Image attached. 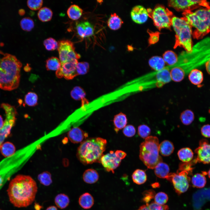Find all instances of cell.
Listing matches in <instances>:
<instances>
[{
  "mask_svg": "<svg viewBox=\"0 0 210 210\" xmlns=\"http://www.w3.org/2000/svg\"><path fill=\"white\" fill-rule=\"evenodd\" d=\"M37 190L36 182L31 176L19 174L10 181L7 192L10 202L15 207L19 208L31 204Z\"/></svg>",
  "mask_w": 210,
  "mask_h": 210,
  "instance_id": "6da1fadb",
  "label": "cell"
},
{
  "mask_svg": "<svg viewBox=\"0 0 210 210\" xmlns=\"http://www.w3.org/2000/svg\"><path fill=\"white\" fill-rule=\"evenodd\" d=\"M21 63L13 55L6 53L0 58V88L11 91L19 85Z\"/></svg>",
  "mask_w": 210,
  "mask_h": 210,
  "instance_id": "7a4b0ae2",
  "label": "cell"
},
{
  "mask_svg": "<svg viewBox=\"0 0 210 210\" xmlns=\"http://www.w3.org/2000/svg\"><path fill=\"white\" fill-rule=\"evenodd\" d=\"M107 143L106 139L99 137L90 138L83 141L77 150L78 159L84 165L100 163Z\"/></svg>",
  "mask_w": 210,
  "mask_h": 210,
  "instance_id": "3957f363",
  "label": "cell"
},
{
  "mask_svg": "<svg viewBox=\"0 0 210 210\" xmlns=\"http://www.w3.org/2000/svg\"><path fill=\"white\" fill-rule=\"evenodd\" d=\"M183 17L191 27L195 28L193 36L199 39L202 38L210 31V6L203 7L192 12L186 10L183 12Z\"/></svg>",
  "mask_w": 210,
  "mask_h": 210,
  "instance_id": "277c9868",
  "label": "cell"
},
{
  "mask_svg": "<svg viewBox=\"0 0 210 210\" xmlns=\"http://www.w3.org/2000/svg\"><path fill=\"white\" fill-rule=\"evenodd\" d=\"M159 140L155 136H148L140 146L139 158L147 167L154 169L159 163L162 162L159 154Z\"/></svg>",
  "mask_w": 210,
  "mask_h": 210,
  "instance_id": "5b68a950",
  "label": "cell"
},
{
  "mask_svg": "<svg viewBox=\"0 0 210 210\" xmlns=\"http://www.w3.org/2000/svg\"><path fill=\"white\" fill-rule=\"evenodd\" d=\"M172 26L175 32L174 48L182 47L186 51L190 52L193 48L191 26L184 17L179 18L176 16L172 18Z\"/></svg>",
  "mask_w": 210,
  "mask_h": 210,
  "instance_id": "8992f818",
  "label": "cell"
},
{
  "mask_svg": "<svg viewBox=\"0 0 210 210\" xmlns=\"http://www.w3.org/2000/svg\"><path fill=\"white\" fill-rule=\"evenodd\" d=\"M148 14L149 16L153 20L155 26L159 30L162 29L171 28L173 13L167 8L158 5Z\"/></svg>",
  "mask_w": 210,
  "mask_h": 210,
  "instance_id": "52a82bcc",
  "label": "cell"
},
{
  "mask_svg": "<svg viewBox=\"0 0 210 210\" xmlns=\"http://www.w3.org/2000/svg\"><path fill=\"white\" fill-rule=\"evenodd\" d=\"M0 107L4 110L6 117L3 126L0 129V147L10 133L15 124L18 114L15 107L9 104L3 103Z\"/></svg>",
  "mask_w": 210,
  "mask_h": 210,
  "instance_id": "ba28073f",
  "label": "cell"
},
{
  "mask_svg": "<svg viewBox=\"0 0 210 210\" xmlns=\"http://www.w3.org/2000/svg\"><path fill=\"white\" fill-rule=\"evenodd\" d=\"M186 171H177L176 173H169L166 178L172 183L176 192L180 195L188 189L190 177Z\"/></svg>",
  "mask_w": 210,
  "mask_h": 210,
  "instance_id": "9c48e42d",
  "label": "cell"
},
{
  "mask_svg": "<svg viewBox=\"0 0 210 210\" xmlns=\"http://www.w3.org/2000/svg\"><path fill=\"white\" fill-rule=\"evenodd\" d=\"M127 155L124 151L118 150L115 151H111L102 156L100 163L108 172L114 173V170L120 165L122 160Z\"/></svg>",
  "mask_w": 210,
  "mask_h": 210,
  "instance_id": "30bf717a",
  "label": "cell"
},
{
  "mask_svg": "<svg viewBox=\"0 0 210 210\" xmlns=\"http://www.w3.org/2000/svg\"><path fill=\"white\" fill-rule=\"evenodd\" d=\"M57 49L61 63L74 59L78 60L80 57V55L75 51L73 43L69 40L59 41Z\"/></svg>",
  "mask_w": 210,
  "mask_h": 210,
  "instance_id": "8fae6325",
  "label": "cell"
},
{
  "mask_svg": "<svg viewBox=\"0 0 210 210\" xmlns=\"http://www.w3.org/2000/svg\"><path fill=\"white\" fill-rule=\"evenodd\" d=\"M169 6L178 11L191 10L199 6L207 7L210 6L209 2L205 0H171L168 1Z\"/></svg>",
  "mask_w": 210,
  "mask_h": 210,
  "instance_id": "7c38bea8",
  "label": "cell"
},
{
  "mask_svg": "<svg viewBox=\"0 0 210 210\" xmlns=\"http://www.w3.org/2000/svg\"><path fill=\"white\" fill-rule=\"evenodd\" d=\"M77 59H74L64 63H61L60 68L56 72V76L58 78H64L69 80L73 79L78 76L76 71Z\"/></svg>",
  "mask_w": 210,
  "mask_h": 210,
  "instance_id": "4fadbf2b",
  "label": "cell"
},
{
  "mask_svg": "<svg viewBox=\"0 0 210 210\" xmlns=\"http://www.w3.org/2000/svg\"><path fill=\"white\" fill-rule=\"evenodd\" d=\"M195 151L197 155L196 158L193 160L195 163L199 162L208 164L210 163V143L207 140H201L199 146Z\"/></svg>",
  "mask_w": 210,
  "mask_h": 210,
  "instance_id": "5bb4252c",
  "label": "cell"
},
{
  "mask_svg": "<svg viewBox=\"0 0 210 210\" xmlns=\"http://www.w3.org/2000/svg\"><path fill=\"white\" fill-rule=\"evenodd\" d=\"M130 15L132 20L138 24H142L145 22L149 16L147 9L140 5L134 6L131 10Z\"/></svg>",
  "mask_w": 210,
  "mask_h": 210,
  "instance_id": "9a60e30c",
  "label": "cell"
},
{
  "mask_svg": "<svg viewBox=\"0 0 210 210\" xmlns=\"http://www.w3.org/2000/svg\"><path fill=\"white\" fill-rule=\"evenodd\" d=\"M76 29L78 35L81 38L89 37L94 34V27L88 21L81 22L77 24Z\"/></svg>",
  "mask_w": 210,
  "mask_h": 210,
  "instance_id": "2e32d148",
  "label": "cell"
},
{
  "mask_svg": "<svg viewBox=\"0 0 210 210\" xmlns=\"http://www.w3.org/2000/svg\"><path fill=\"white\" fill-rule=\"evenodd\" d=\"M67 135L71 142L74 144L81 143L88 136L87 133L78 127H74L70 130Z\"/></svg>",
  "mask_w": 210,
  "mask_h": 210,
  "instance_id": "e0dca14e",
  "label": "cell"
},
{
  "mask_svg": "<svg viewBox=\"0 0 210 210\" xmlns=\"http://www.w3.org/2000/svg\"><path fill=\"white\" fill-rule=\"evenodd\" d=\"M169 70L167 66L160 71H156L155 77L159 86H162L172 80Z\"/></svg>",
  "mask_w": 210,
  "mask_h": 210,
  "instance_id": "ac0fdd59",
  "label": "cell"
},
{
  "mask_svg": "<svg viewBox=\"0 0 210 210\" xmlns=\"http://www.w3.org/2000/svg\"><path fill=\"white\" fill-rule=\"evenodd\" d=\"M70 95L74 100H81L82 106L88 103V102L85 98V92L83 89L80 86L74 87L70 92Z\"/></svg>",
  "mask_w": 210,
  "mask_h": 210,
  "instance_id": "d6986e66",
  "label": "cell"
},
{
  "mask_svg": "<svg viewBox=\"0 0 210 210\" xmlns=\"http://www.w3.org/2000/svg\"><path fill=\"white\" fill-rule=\"evenodd\" d=\"M148 63L149 66L155 71H160L166 67V64L163 58L159 56L152 57L149 59Z\"/></svg>",
  "mask_w": 210,
  "mask_h": 210,
  "instance_id": "ffe728a7",
  "label": "cell"
},
{
  "mask_svg": "<svg viewBox=\"0 0 210 210\" xmlns=\"http://www.w3.org/2000/svg\"><path fill=\"white\" fill-rule=\"evenodd\" d=\"M171 80L175 82L181 81L184 78L185 71L181 67L178 66L169 67Z\"/></svg>",
  "mask_w": 210,
  "mask_h": 210,
  "instance_id": "44dd1931",
  "label": "cell"
},
{
  "mask_svg": "<svg viewBox=\"0 0 210 210\" xmlns=\"http://www.w3.org/2000/svg\"><path fill=\"white\" fill-rule=\"evenodd\" d=\"M127 121L126 116L123 113L120 112L114 116L113 123L115 127V130L116 132L126 126Z\"/></svg>",
  "mask_w": 210,
  "mask_h": 210,
  "instance_id": "7402d4cb",
  "label": "cell"
},
{
  "mask_svg": "<svg viewBox=\"0 0 210 210\" xmlns=\"http://www.w3.org/2000/svg\"><path fill=\"white\" fill-rule=\"evenodd\" d=\"M123 23L122 19L115 13L111 14L107 21L108 27L113 30L119 29Z\"/></svg>",
  "mask_w": 210,
  "mask_h": 210,
  "instance_id": "603a6c76",
  "label": "cell"
},
{
  "mask_svg": "<svg viewBox=\"0 0 210 210\" xmlns=\"http://www.w3.org/2000/svg\"><path fill=\"white\" fill-rule=\"evenodd\" d=\"M83 178L85 183L89 184H93L97 181L99 175L97 172L94 169H89L84 172Z\"/></svg>",
  "mask_w": 210,
  "mask_h": 210,
  "instance_id": "cb8c5ba5",
  "label": "cell"
},
{
  "mask_svg": "<svg viewBox=\"0 0 210 210\" xmlns=\"http://www.w3.org/2000/svg\"><path fill=\"white\" fill-rule=\"evenodd\" d=\"M174 150V146L173 144L169 140H165L159 144V151L163 156L170 155L173 153Z\"/></svg>",
  "mask_w": 210,
  "mask_h": 210,
  "instance_id": "d4e9b609",
  "label": "cell"
},
{
  "mask_svg": "<svg viewBox=\"0 0 210 210\" xmlns=\"http://www.w3.org/2000/svg\"><path fill=\"white\" fill-rule=\"evenodd\" d=\"M188 79L193 84L198 86L203 80V75L202 72L197 69H192L189 73Z\"/></svg>",
  "mask_w": 210,
  "mask_h": 210,
  "instance_id": "484cf974",
  "label": "cell"
},
{
  "mask_svg": "<svg viewBox=\"0 0 210 210\" xmlns=\"http://www.w3.org/2000/svg\"><path fill=\"white\" fill-rule=\"evenodd\" d=\"M78 202L82 208L88 209L91 208L93 205L94 200L91 194L86 192L83 193L80 196Z\"/></svg>",
  "mask_w": 210,
  "mask_h": 210,
  "instance_id": "4316f807",
  "label": "cell"
},
{
  "mask_svg": "<svg viewBox=\"0 0 210 210\" xmlns=\"http://www.w3.org/2000/svg\"><path fill=\"white\" fill-rule=\"evenodd\" d=\"M154 169L155 175L160 178H166L169 174V168L168 165L162 162L158 163Z\"/></svg>",
  "mask_w": 210,
  "mask_h": 210,
  "instance_id": "83f0119b",
  "label": "cell"
},
{
  "mask_svg": "<svg viewBox=\"0 0 210 210\" xmlns=\"http://www.w3.org/2000/svg\"><path fill=\"white\" fill-rule=\"evenodd\" d=\"M193 154L192 150L188 147L181 148L177 153L179 160L183 162H190L193 158Z\"/></svg>",
  "mask_w": 210,
  "mask_h": 210,
  "instance_id": "f1b7e54d",
  "label": "cell"
},
{
  "mask_svg": "<svg viewBox=\"0 0 210 210\" xmlns=\"http://www.w3.org/2000/svg\"><path fill=\"white\" fill-rule=\"evenodd\" d=\"M83 13V10L78 5L76 4L71 5L67 11L68 17L73 20L78 19L82 16Z\"/></svg>",
  "mask_w": 210,
  "mask_h": 210,
  "instance_id": "f546056e",
  "label": "cell"
},
{
  "mask_svg": "<svg viewBox=\"0 0 210 210\" xmlns=\"http://www.w3.org/2000/svg\"><path fill=\"white\" fill-rule=\"evenodd\" d=\"M132 178L134 183L141 185L145 183L147 179L146 174L144 171L140 169L135 170L132 174Z\"/></svg>",
  "mask_w": 210,
  "mask_h": 210,
  "instance_id": "4dcf8cb0",
  "label": "cell"
},
{
  "mask_svg": "<svg viewBox=\"0 0 210 210\" xmlns=\"http://www.w3.org/2000/svg\"><path fill=\"white\" fill-rule=\"evenodd\" d=\"M163 58L165 63L169 66L174 65L177 62L178 56L173 51L167 50L163 55Z\"/></svg>",
  "mask_w": 210,
  "mask_h": 210,
  "instance_id": "1f68e13d",
  "label": "cell"
},
{
  "mask_svg": "<svg viewBox=\"0 0 210 210\" xmlns=\"http://www.w3.org/2000/svg\"><path fill=\"white\" fill-rule=\"evenodd\" d=\"M70 200L67 195L64 193L58 194L55 198V202L59 208L63 209L66 208L69 205Z\"/></svg>",
  "mask_w": 210,
  "mask_h": 210,
  "instance_id": "d6a6232c",
  "label": "cell"
},
{
  "mask_svg": "<svg viewBox=\"0 0 210 210\" xmlns=\"http://www.w3.org/2000/svg\"><path fill=\"white\" fill-rule=\"evenodd\" d=\"M191 182L193 187L202 188L205 185L206 179L203 174L197 173L192 176Z\"/></svg>",
  "mask_w": 210,
  "mask_h": 210,
  "instance_id": "836d02e7",
  "label": "cell"
},
{
  "mask_svg": "<svg viewBox=\"0 0 210 210\" xmlns=\"http://www.w3.org/2000/svg\"><path fill=\"white\" fill-rule=\"evenodd\" d=\"M194 114L191 110L186 109L181 113L180 118L183 124L185 125L190 124L194 119Z\"/></svg>",
  "mask_w": 210,
  "mask_h": 210,
  "instance_id": "e575fe53",
  "label": "cell"
},
{
  "mask_svg": "<svg viewBox=\"0 0 210 210\" xmlns=\"http://www.w3.org/2000/svg\"><path fill=\"white\" fill-rule=\"evenodd\" d=\"M52 12L49 8L44 7L40 9L37 15L39 20L43 22H46L50 21L52 16Z\"/></svg>",
  "mask_w": 210,
  "mask_h": 210,
  "instance_id": "d590c367",
  "label": "cell"
},
{
  "mask_svg": "<svg viewBox=\"0 0 210 210\" xmlns=\"http://www.w3.org/2000/svg\"><path fill=\"white\" fill-rule=\"evenodd\" d=\"M0 150L2 155L5 157L13 155L16 152L14 145L9 142L3 143L0 147Z\"/></svg>",
  "mask_w": 210,
  "mask_h": 210,
  "instance_id": "8d00e7d4",
  "label": "cell"
},
{
  "mask_svg": "<svg viewBox=\"0 0 210 210\" xmlns=\"http://www.w3.org/2000/svg\"><path fill=\"white\" fill-rule=\"evenodd\" d=\"M61 62L58 58L52 57L46 61V66L47 70L57 71L60 67Z\"/></svg>",
  "mask_w": 210,
  "mask_h": 210,
  "instance_id": "74e56055",
  "label": "cell"
},
{
  "mask_svg": "<svg viewBox=\"0 0 210 210\" xmlns=\"http://www.w3.org/2000/svg\"><path fill=\"white\" fill-rule=\"evenodd\" d=\"M37 179L41 184L48 186L52 183L51 174L48 171L44 172L38 175Z\"/></svg>",
  "mask_w": 210,
  "mask_h": 210,
  "instance_id": "f35d334b",
  "label": "cell"
},
{
  "mask_svg": "<svg viewBox=\"0 0 210 210\" xmlns=\"http://www.w3.org/2000/svg\"><path fill=\"white\" fill-rule=\"evenodd\" d=\"M38 97L35 93L30 92L25 96L24 101L25 104L30 106H34L38 104Z\"/></svg>",
  "mask_w": 210,
  "mask_h": 210,
  "instance_id": "ab89813d",
  "label": "cell"
},
{
  "mask_svg": "<svg viewBox=\"0 0 210 210\" xmlns=\"http://www.w3.org/2000/svg\"><path fill=\"white\" fill-rule=\"evenodd\" d=\"M20 25L23 30L27 32L32 30L34 26L33 20L29 17H26L22 19L20 22Z\"/></svg>",
  "mask_w": 210,
  "mask_h": 210,
  "instance_id": "60d3db41",
  "label": "cell"
},
{
  "mask_svg": "<svg viewBox=\"0 0 210 210\" xmlns=\"http://www.w3.org/2000/svg\"><path fill=\"white\" fill-rule=\"evenodd\" d=\"M43 45L46 49L48 51H53L57 49L58 43L54 38H49L43 42Z\"/></svg>",
  "mask_w": 210,
  "mask_h": 210,
  "instance_id": "b9f144b4",
  "label": "cell"
},
{
  "mask_svg": "<svg viewBox=\"0 0 210 210\" xmlns=\"http://www.w3.org/2000/svg\"><path fill=\"white\" fill-rule=\"evenodd\" d=\"M154 201L156 203L161 205H165L168 200L167 195L163 192H159L155 195Z\"/></svg>",
  "mask_w": 210,
  "mask_h": 210,
  "instance_id": "7bdbcfd3",
  "label": "cell"
},
{
  "mask_svg": "<svg viewBox=\"0 0 210 210\" xmlns=\"http://www.w3.org/2000/svg\"><path fill=\"white\" fill-rule=\"evenodd\" d=\"M89 65L86 62H78L76 67V71L78 75H83L86 74L88 71Z\"/></svg>",
  "mask_w": 210,
  "mask_h": 210,
  "instance_id": "ee69618b",
  "label": "cell"
},
{
  "mask_svg": "<svg viewBox=\"0 0 210 210\" xmlns=\"http://www.w3.org/2000/svg\"><path fill=\"white\" fill-rule=\"evenodd\" d=\"M150 129L147 125L142 124L138 127V132L139 135L143 139H146L149 136L150 133Z\"/></svg>",
  "mask_w": 210,
  "mask_h": 210,
  "instance_id": "f6af8a7d",
  "label": "cell"
},
{
  "mask_svg": "<svg viewBox=\"0 0 210 210\" xmlns=\"http://www.w3.org/2000/svg\"><path fill=\"white\" fill-rule=\"evenodd\" d=\"M43 1L42 0H29L27 1V5L28 7L32 10H37L40 9L42 6Z\"/></svg>",
  "mask_w": 210,
  "mask_h": 210,
  "instance_id": "bcb514c9",
  "label": "cell"
},
{
  "mask_svg": "<svg viewBox=\"0 0 210 210\" xmlns=\"http://www.w3.org/2000/svg\"><path fill=\"white\" fill-rule=\"evenodd\" d=\"M123 133L126 136L131 137L134 136L136 133L135 127L132 125H126L123 129Z\"/></svg>",
  "mask_w": 210,
  "mask_h": 210,
  "instance_id": "7dc6e473",
  "label": "cell"
},
{
  "mask_svg": "<svg viewBox=\"0 0 210 210\" xmlns=\"http://www.w3.org/2000/svg\"><path fill=\"white\" fill-rule=\"evenodd\" d=\"M195 164L193 160L188 162L180 163L179 166L178 171H186L189 173H191L193 168L191 167L192 164Z\"/></svg>",
  "mask_w": 210,
  "mask_h": 210,
  "instance_id": "c3c4849f",
  "label": "cell"
},
{
  "mask_svg": "<svg viewBox=\"0 0 210 210\" xmlns=\"http://www.w3.org/2000/svg\"><path fill=\"white\" fill-rule=\"evenodd\" d=\"M144 196L142 200L146 204H148L149 202L153 198H154L155 192L154 190H150L145 191L143 193Z\"/></svg>",
  "mask_w": 210,
  "mask_h": 210,
  "instance_id": "681fc988",
  "label": "cell"
},
{
  "mask_svg": "<svg viewBox=\"0 0 210 210\" xmlns=\"http://www.w3.org/2000/svg\"><path fill=\"white\" fill-rule=\"evenodd\" d=\"M150 210H168L169 207L167 205H161L154 202L149 204H147Z\"/></svg>",
  "mask_w": 210,
  "mask_h": 210,
  "instance_id": "f907efd6",
  "label": "cell"
},
{
  "mask_svg": "<svg viewBox=\"0 0 210 210\" xmlns=\"http://www.w3.org/2000/svg\"><path fill=\"white\" fill-rule=\"evenodd\" d=\"M148 33L149 34L148 42L150 44H154L158 42L159 39V32H149Z\"/></svg>",
  "mask_w": 210,
  "mask_h": 210,
  "instance_id": "816d5d0a",
  "label": "cell"
},
{
  "mask_svg": "<svg viewBox=\"0 0 210 210\" xmlns=\"http://www.w3.org/2000/svg\"><path fill=\"white\" fill-rule=\"evenodd\" d=\"M201 132L202 135L204 137L210 138V125H203L201 128Z\"/></svg>",
  "mask_w": 210,
  "mask_h": 210,
  "instance_id": "f5cc1de1",
  "label": "cell"
},
{
  "mask_svg": "<svg viewBox=\"0 0 210 210\" xmlns=\"http://www.w3.org/2000/svg\"><path fill=\"white\" fill-rule=\"evenodd\" d=\"M205 65L206 71L210 75V59L206 62Z\"/></svg>",
  "mask_w": 210,
  "mask_h": 210,
  "instance_id": "db71d44e",
  "label": "cell"
},
{
  "mask_svg": "<svg viewBox=\"0 0 210 210\" xmlns=\"http://www.w3.org/2000/svg\"><path fill=\"white\" fill-rule=\"evenodd\" d=\"M137 210H150L147 204L143 205Z\"/></svg>",
  "mask_w": 210,
  "mask_h": 210,
  "instance_id": "11a10c76",
  "label": "cell"
},
{
  "mask_svg": "<svg viewBox=\"0 0 210 210\" xmlns=\"http://www.w3.org/2000/svg\"><path fill=\"white\" fill-rule=\"evenodd\" d=\"M46 210H57V209L55 206H51L48 207Z\"/></svg>",
  "mask_w": 210,
  "mask_h": 210,
  "instance_id": "9f6ffc18",
  "label": "cell"
},
{
  "mask_svg": "<svg viewBox=\"0 0 210 210\" xmlns=\"http://www.w3.org/2000/svg\"><path fill=\"white\" fill-rule=\"evenodd\" d=\"M4 123V121L3 120L2 116L0 115V129H1L3 126Z\"/></svg>",
  "mask_w": 210,
  "mask_h": 210,
  "instance_id": "6f0895ef",
  "label": "cell"
},
{
  "mask_svg": "<svg viewBox=\"0 0 210 210\" xmlns=\"http://www.w3.org/2000/svg\"><path fill=\"white\" fill-rule=\"evenodd\" d=\"M19 14L20 15H23L25 13V11L24 9H20L19 10Z\"/></svg>",
  "mask_w": 210,
  "mask_h": 210,
  "instance_id": "680465c9",
  "label": "cell"
},
{
  "mask_svg": "<svg viewBox=\"0 0 210 210\" xmlns=\"http://www.w3.org/2000/svg\"><path fill=\"white\" fill-rule=\"evenodd\" d=\"M208 174L209 176V177L210 178V169L209 170L208 172Z\"/></svg>",
  "mask_w": 210,
  "mask_h": 210,
  "instance_id": "91938a15",
  "label": "cell"
},
{
  "mask_svg": "<svg viewBox=\"0 0 210 210\" xmlns=\"http://www.w3.org/2000/svg\"><path fill=\"white\" fill-rule=\"evenodd\" d=\"M0 210H1V209H0Z\"/></svg>",
  "mask_w": 210,
  "mask_h": 210,
  "instance_id": "94428289",
  "label": "cell"
},
{
  "mask_svg": "<svg viewBox=\"0 0 210 210\" xmlns=\"http://www.w3.org/2000/svg\"></svg>",
  "mask_w": 210,
  "mask_h": 210,
  "instance_id": "6125c7cd",
  "label": "cell"
}]
</instances>
